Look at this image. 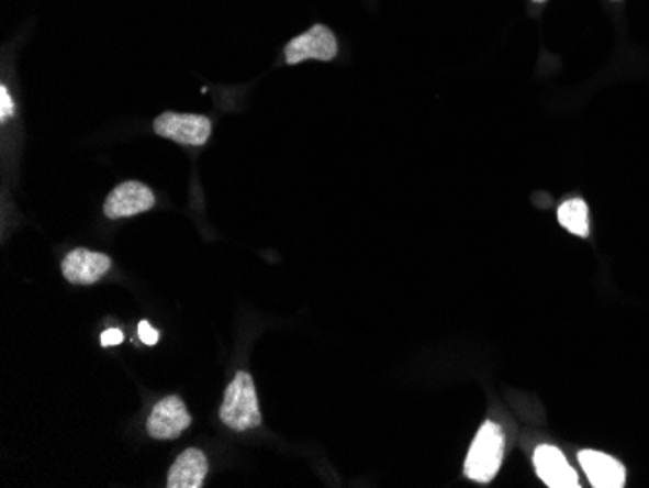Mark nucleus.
Returning <instances> with one entry per match:
<instances>
[{"label": "nucleus", "mask_w": 649, "mask_h": 488, "mask_svg": "<svg viewBox=\"0 0 649 488\" xmlns=\"http://www.w3.org/2000/svg\"><path fill=\"white\" fill-rule=\"evenodd\" d=\"M504 432L496 422H484L472 440L471 450L465 459V477L486 485L496 477L504 462Z\"/></svg>", "instance_id": "f257e3e1"}, {"label": "nucleus", "mask_w": 649, "mask_h": 488, "mask_svg": "<svg viewBox=\"0 0 649 488\" xmlns=\"http://www.w3.org/2000/svg\"><path fill=\"white\" fill-rule=\"evenodd\" d=\"M220 419L236 432L261 426V407L255 391L254 379L247 371H237L236 378L226 388L224 403L220 407Z\"/></svg>", "instance_id": "f03ea898"}, {"label": "nucleus", "mask_w": 649, "mask_h": 488, "mask_svg": "<svg viewBox=\"0 0 649 488\" xmlns=\"http://www.w3.org/2000/svg\"><path fill=\"white\" fill-rule=\"evenodd\" d=\"M156 135L169 138L174 143L187 144V146H203L211 136V119L197 113H176L166 111L154 121Z\"/></svg>", "instance_id": "7ed1b4c3"}, {"label": "nucleus", "mask_w": 649, "mask_h": 488, "mask_svg": "<svg viewBox=\"0 0 649 488\" xmlns=\"http://www.w3.org/2000/svg\"><path fill=\"white\" fill-rule=\"evenodd\" d=\"M338 43L327 25L315 24L298 35L284 47L287 65H300L307 59L333 60L337 57Z\"/></svg>", "instance_id": "20e7f679"}, {"label": "nucleus", "mask_w": 649, "mask_h": 488, "mask_svg": "<svg viewBox=\"0 0 649 488\" xmlns=\"http://www.w3.org/2000/svg\"><path fill=\"white\" fill-rule=\"evenodd\" d=\"M156 204V195L141 181H125L111 191L105 199L103 212L110 220L128 219L141 212L150 211Z\"/></svg>", "instance_id": "39448f33"}, {"label": "nucleus", "mask_w": 649, "mask_h": 488, "mask_svg": "<svg viewBox=\"0 0 649 488\" xmlns=\"http://www.w3.org/2000/svg\"><path fill=\"white\" fill-rule=\"evenodd\" d=\"M191 426V414L187 411L183 399L178 396H169L156 404L148 417V434L156 440L179 439L183 430Z\"/></svg>", "instance_id": "423d86ee"}, {"label": "nucleus", "mask_w": 649, "mask_h": 488, "mask_svg": "<svg viewBox=\"0 0 649 488\" xmlns=\"http://www.w3.org/2000/svg\"><path fill=\"white\" fill-rule=\"evenodd\" d=\"M111 269V259L105 253L90 252L78 247L63 259V275L72 285H93Z\"/></svg>", "instance_id": "0eeeda50"}, {"label": "nucleus", "mask_w": 649, "mask_h": 488, "mask_svg": "<svg viewBox=\"0 0 649 488\" xmlns=\"http://www.w3.org/2000/svg\"><path fill=\"white\" fill-rule=\"evenodd\" d=\"M539 479L550 488H578L580 480L564 454L555 446H540L533 455Z\"/></svg>", "instance_id": "6e6552de"}, {"label": "nucleus", "mask_w": 649, "mask_h": 488, "mask_svg": "<svg viewBox=\"0 0 649 488\" xmlns=\"http://www.w3.org/2000/svg\"><path fill=\"white\" fill-rule=\"evenodd\" d=\"M583 472L588 475L591 485L595 488H623L626 483V469L624 465L595 450H583L578 455Z\"/></svg>", "instance_id": "1a4fd4ad"}, {"label": "nucleus", "mask_w": 649, "mask_h": 488, "mask_svg": "<svg viewBox=\"0 0 649 488\" xmlns=\"http://www.w3.org/2000/svg\"><path fill=\"white\" fill-rule=\"evenodd\" d=\"M209 473L206 455L201 450H186L171 465L168 488H201Z\"/></svg>", "instance_id": "9d476101"}, {"label": "nucleus", "mask_w": 649, "mask_h": 488, "mask_svg": "<svg viewBox=\"0 0 649 488\" xmlns=\"http://www.w3.org/2000/svg\"><path fill=\"white\" fill-rule=\"evenodd\" d=\"M558 222L570 234L578 237L590 236V207L583 199H570L558 207Z\"/></svg>", "instance_id": "9b49d317"}, {"label": "nucleus", "mask_w": 649, "mask_h": 488, "mask_svg": "<svg viewBox=\"0 0 649 488\" xmlns=\"http://www.w3.org/2000/svg\"><path fill=\"white\" fill-rule=\"evenodd\" d=\"M12 115H14V101H12L9 88L2 85L0 86V119L7 121Z\"/></svg>", "instance_id": "f8f14e48"}, {"label": "nucleus", "mask_w": 649, "mask_h": 488, "mask_svg": "<svg viewBox=\"0 0 649 488\" xmlns=\"http://www.w3.org/2000/svg\"><path fill=\"white\" fill-rule=\"evenodd\" d=\"M138 337L143 341L144 345L154 346L160 339V333L148 323V321H141L138 323Z\"/></svg>", "instance_id": "ddd939ff"}, {"label": "nucleus", "mask_w": 649, "mask_h": 488, "mask_svg": "<svg viewBox=\"0 0 649 488\" xmlns=\"http://www.w3.org/2000/svg\"><path fill=\"white\" fill-rule=\"evenodd\" d=\"M123 343V331L121 329H108L102 333V345L103 346H115Z\"/></svg>", "instance_id": "4468645a"}, {"label": "nucleus", "mask_w": 649, "mask_h": 488, "mask_svg": "<svg viewBox=\"0 0 649 488\" xmlns=\"http://www.w3.org/2000/svg\"><path fill=\"white\" fill-rule=\"evenodd\" d=\"M533 2H547V0H533Z\"/></svg>", "instance_id": "2eb2a0df"}, {"label": "nucleus", "mask_w": 649, "mask_h": 488, "mask_svg": "<svg viewBox=\"0 0 649 488\" xmlns=\"http://www.w3.org/2000/svg\"><path fill=\"white\" fill-rule=\"evenodd\" d=\"M615 2H618V0H615Z\"/></svg>", "instance_id": "dca6fc26"}]
</instances>
